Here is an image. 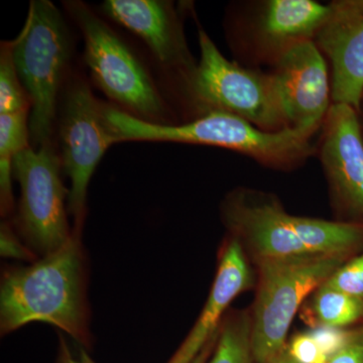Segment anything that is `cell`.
<instances>
[{
  "instance_id": "16",
  "label": "cell",
  "mask_w": 363,
  "mask_h": 363,
  "mask_svg": "<svg viewBox=\"0 0 363 363\" xmlns=\"http://www.w3.org/2000/svg\"><path fill=\"white\" fill-rule=\"evenodd\" d=\"M294 230L314 255L346 257L363 245V224L290 215Z\"/></svg>"
},
{
  "instance_id": "15",
  "label": "cell",
  "mask_w": 363,
  "mask_h": 363,
  "mask_svg": "<svg viewBox=\"0 0 363 363\" xmlns=\"http://www.w3.org/2000/svg\"><path fill=\"white\" fill-rule=\"evenodd\" d=\"M252 283L247 257L240 241L230 236L222 248L216 277L204 308L192 330L167 363H192L218 333L229 306Z\"/></svg>"
},
{
  "instance_id": "18",
  "label": "cell",
  "mask_w": 363,
  "mask_h": 363,
  "mask_svg": "<svg viewBox=\"0 0 363 363\" xmlns=\"http://www.w3.org/2000/svg\"><path fill=\"white\" fill-rule=\"evenodd\" d=\"M252 317L229 313L219 328L216 345L207 363H257L252 352Z\"/></svg>"
},
{
  "instance_id": "19",
  "label": "cell",
  "mask_w": 363,
  "mask_h": 363,
  "mask_svg": "<svg viewBox=\"0 0 363 363\" xmlns=\"http://www.w3.org/2000/svg\"><path fill=\"white\" fill-rule=\"evenodd\" d=\"M311 311L316 324L345 328L363 318V300L320 286L314 292Z\"/></svg>"
},
{
  "instance_id": "8",
  "label": "cell",
  "mask_w": 363,
  "mask_h": 363,
  "mask_svg": "<svg viewBox=\"0 0 363 363\" xmlns=\"http://www.w3.org/2000/svg\"><path fill=\"white\" fill-rule=\"evenodd\" d=\"M59 109L62 168L71 186L67 209L73 230L82 233L91 178L114 140L107 128L102 102L93 95L87 81L79 75L68 77Z\"/></svg>"
},
{
  "instance_id": "23",
  "label": "cell",
  "mask_w": 363,
  "mask_h": 363,
  "mask_svg": "<svg viewBox=\"0 0 363 363\" xmlns=\"http://www.w3.org/2000/svg\"><path fill=\"white\" fill-rule=\"evenodd\" d=\"M309 333L330 359L350 342L353 331L347 330L346 328H339V327L318 325L313 327Z\"/></svg>"
},
{
  "instance_id": "26",
  "label": "cell",
  "mask_w": 363,
  "mask_h": 363,
  "mask_svg": "<svg viewBox=\"0 0 363 363\" xmlns=\"http://www.w3.org/2000/svg\"><path fill=\"white\" fill-rule=\"evenodd\" d=\"M55 363H96L91 358L87 350L81 347L79 350L78 357H75L72 352L70 346L67 342V339L62 334H59L58 353H57Z\"/></svg>"
},
{
  "instance_id": "14",
  "label": "cell",
  "mask_w": 363,
  "mask_h": 363,
  "mask_svg": "<svg viewBox=\"0 0 363 363\" xmlns=\"http://www.w3.org/2000/svg\"><path fill=\"white\" fill-rule=\"evenodd\" d=\"M271 72L292 128L321 130L330 108L329 66L313 40L291 50Z\"/></svg>"
},
{
  "instance_id": "17",
  "label": "cell",
  "mask_w": 363,
  "mask_h": 363,
  "mask_svg": "<svg viewBox=\"0 0 363 363\" xmlns=\"http://www.w3.org/2000/svg\"><path fill=\"white\" fill-rule=\"evenodd\" d=\"M30 111L0 114V197L13 198V160L30 147Z\"/></svg>"
},
{
  "instance_id": "1",
  "label": "cell",
  "mask_w": 363,
  "mask_h": 363,
  "mask_svg": "<svg viewBox=\"0 0 363 363\" xmlns=\"http://www.w3.org/2000/svg\"><path fill=\"white\" fill-rule=\"evenodd\" d=\"M82 233L28 266L9 267L0 284V332L7 335L40 322L52 325L90 350L88 271Z\"/></svg>"
},
{
  "instance_id": "25",
  "label": "cell",
  "mask_w": 363,
  "mask_h": 363,
  "mask_svg": "<svg viewBox=\"0 0 363 363\" xmlns=\"http://www.w3.org/2000/svg\"><path fill=\"white\" fill-rule=\"evenodd\" d=\"M327 363H363V328L353 331L350 342Z\"/></svg>"
},
{
  "instance_id": "22",
  "label": "cell",
  "mask_w": 363,
  "mask_h": 363,
  "mask_svg": "<svg viewBox=\"0 0 363 363\" xmlns=\"http://www.w3.org/2000/svg\"><path fill=\"white\" fill-rule=\"evenodd\" d=\"M0 255L6 259L33 262L39 257L23 242L18 231L9 222H1L0 225Z\"/></svg>"
},
{
  "instance_id": "21",
  "label": "cell",
  "mask_w": 363,
  "mask_h": 363,
  "mask_svg": "<svg viewBox=\"0 0 363 363\" xmlns=\"http://www.w3.org/2000/svg\"><path fill=\"white\" fill-rule=\"evenodd\" d=\"M324 285L363 300V253L336 269Z\"/></svg>"
},
{
  "instance_id": "3",
  "label": "cell",
  "mask_w": 363,
  "mask_h": 363,
  "mask_svg": "<svg viewBox=\"0 0 363 363\" xmlns=\"http://www.w3.org/2000/svg\"><path fill=\"white\" fill-rule=\"evenodd\" d=\"M11 50L32 102L30 147L38 149L52 142L72 56L70 33L54 4L49 0L30 2L25 26L11 42Z\"/></svg>"
},
{
  "instance_id": "6",
  "label": "cell",
  "mask_w": 363,
  "mask_h": 363,
  "mask_svg": "<svg viewBox=\"0 0 363 363\" xmlns=\"http://www.w3.org/2000/svg\"><path fill=\"white\" fill-rule=\"evenodd\" d=\"M197 28L200 60L191 90L192 121L208 112L222 111L267 133L292 128L272 73L227 59L206 30Z\"/></svg>"
},
{
  "instance_id": "20",
  "label": "cell",
  "mask_w": 363,
  "mask_h": 363,
  "mask_svg": "<svg viewBox=\"0 0 363 363\" xmlns=\"http://www.w3.org/2000/svg\"><path fill=\"white\" fill-rule=\"evenodd\" d=\"M30 109L32 102L14 64L11 42L2 43L0 51V114Z\"/></svg>"
},
{
  "instance_id": "28",
  "label": "cell",
  "mask_w": 363,
  "mask_h": 363,
  "mask_svg": "<svg viewBox=\"0 0 363 363\" xmlns=\"http://www.w3.org/2000/svg\"><path fill=\"white\" fill-rule=\"evenodd\" d=\"M267 363H298L293 359V357H291L290 353H289L286 347L285 350L281 351L279 354L277 355L276 357L272 358V360H269V362Z\"/></svg>"
},
{
  "instance_id": "12",
  "label": "cell",
  "mask_w": 363,
  "mask_h": 363,
  "mask_svg": "<svg viewBox=\"0 0 363 363\" xmlns=\"http://www.w3.org/2000/svg\"><path fill=\"white\" fill-rule=\"evenodd\" d=\"M221 218L230 236L247 247L253 259H285L314 255L298 240L290 215L271 193L238 188L224 197Z\"/></svg>"
},
{
  "instance_id": "4",
  "label": "cell",
  "mask_w": 363,
  "mask_h": 363,
  "mask_svg": "<svg viewBox=\"0 0 363 363\" xmlns=\"http://www.w3.org/2000/svg\"><path fill=\"white\" fill-rule=\"evenodd\" d=\"M84 40L92 80L116 107L142 121L178 124L145 64L106 21L82 1L65 2Z\"/></svg>"
},
{
  "instance_id": "7",
  "label": "cell",
  "mask_w": 363,
  "mask_h": 363,
  "mask_svg": "<svg viewBox=\"0 0 363 363\" xmlns=\"http://www.w3.org/2000/svg\"><path fill=\"white\" fill-rule=\"evenodd\" d=\"M345 257L303 255L262 259L252 317V352L267 363L286 347L294 318L306 298L323 285Z\"/></svg>"
},
{
  "instance_id": "13",
  "label": "cell",
  "mask_w": 363,
  "mask_h": 363,
  "mask_svg": "<svg viewBox=\"0 0 363 363\" xmlns=\"http://www.w3.org/2000/svg\"><path fill=\"white\" fill-rule=\"evenodd\" d=\"M315 43L330 70L332 104L359 111L363 97V0H333Z\"/></svg>"
},
{
  "instance_id": "11",
  "label": "cell",
  "mask_w": 363,
  "mask_h": 363,
  "mask_svg": "<svg viewBox=\"0 0 363 363\" xmlns=\"http://www.w3.org/2000/svg\"><path fill=\"white\" fill-rule=\"evenodd\" d=\"M317 143L332 206L342 218L363 224V135L357 111L332 104Z\"/></svg>"
},
{
  "instance_id": "24",
  "label": "cell",
  "mask_w": 363,
  "mask_h": 363,
  "mask_svg": "<svg viewBox=\"0 0 363 363\" xmlns=\"http://www.w3.org/2000/svg\"><path fill=\"white\" fill-rule=\"evenodd\" d=\"M286 350L298 363H327L329 358L309 332L294 336Z\"/></svg>"
},
{
  "instance_id": "2",
  "label": "cell",
  "mask_w": 363,
  "mask_h": 363,
  "mask_svg": "<svg viewBox=\"0 0 363 363\" xmlns=\"http://www.w3.org/2000/svg\"><path fill=\"white\" fill-rule=\"evenodd\" d=\"M114 143L162 142L208 145L233 150L264 168L292 172L317 157L313 138L317 128H286L267 133L234 114L208 112L188 123L156 124L142 121L118 107L102 104Z\"/></svg>"
},
{
  "instance_id": "5",
  "label": "cell",
  "mask_w": 363,
  "mask_h": 363,
  "mask_svg": "<svg viewBox=\"0 0 363 363\" xmlns=\"http://www.w3.org/2000/svg\"><path fill=\"white\" fill-rule=\"evenodd\" d=\"M329 13L315 0H234L223 18L233 61L247 68H274L291 50L314 40Z\"/></svg>"
},
{
  "instance_id": "27",
  "label": "cell",
  "mask_w": 363,
  "mask_h": 363,
  "mask_svg": "<svg viewBox=\"0 0 363 363\" xmlns=\"http://www.w3.org/2000/svg\"><path fill=\"white\" fill-rule=\"evenodd\" d=\"M217 336H218V333H217L216 335H215L214 337L207 343V345L203 348L201 352H200L199 355L193 360L192 363L208 362L210 357H211L212 352H213L215 345H216Z\"/></svg>"
},
{
  "instance_id": "10",
  "label": "cell",
  "mask_w": 363,
  "mask_h": 363,
  "mask_svg": "<svg viewBox=\"0 0 363 363\" xmlns=\"http://www.w3.org/2000/svg\"><path fill=\"white\" fill-rule=\"evenodd\" d=\"M105 16L138 35L171 83L184 116L192 119L191 90L198 61L186 39L182 13L164 0H106L101 4Z\"/></svg>"
},
{
  "instance_id": "9",
  "label": "cell",
  "mask_w": 363,
  "mask_h": 363,
  "mask_svg": "<svg viewBox=\"0 0 363 363\" xmlns=\"http://www.w3.org/2000/svg\"><path fill=\"white\" fill-rule=\"evenodd\" d=\"M62 162L52 142L21 152L13 160V177L21 186L16 226L23 242L39 257L56 252L70 240Z\"/></svg>"
}]
</instances>
